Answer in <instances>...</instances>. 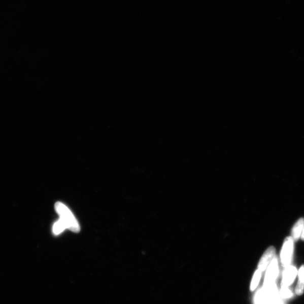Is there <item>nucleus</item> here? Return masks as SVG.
<instances>
[{"mask_svg": "<svg viewBox=\"0 0 304 304\" xmlns=\"http://www.w3.org/2000/svg\"><path fill=\"white\" fill-rule=\"evenodd\" d=\"M304 226V219L298 220L292 229V238L293 241H297L301 238Z\"/></svg>", "mask_w": 304, "mask_h": 304, "instance_id": "0eeeda50", "label": "nucleus"}, {"mask_svg": "<svg viewBox=\"0 0 304 304\" xmlns=\"http://www.w3.org/2000/svg\"><path fill=\"white\" fill-rule=\"evenodd\" d=\"M294 249V241L292 237H288L283 243L281 253L282 264L285 267L290 265Z\"/></svg>", "mask_w": 304, "mask_h": 304, "instance_id": "7ed1b4c3", "label": "nucleus"}, {"mask_svg": "<svg viewBox=\"0 0 304 304\" xmlns=\"http://www.w3.org/2000/svg\"><path fill=\"white\" fill-rule=\"evenodd\" d=\"M55 209L60 216V219L62 220L66 225V229H69L75 233L80 231V227L78 221L65 205L58 202L55 204Z\"/></svg>", "mask_w": 304, "mask_h": 304, "instance_id": "f03ea898", "label": "nucleus"}, {"mask_svg": "<svg viewBox=\"0 0 304 304\" xmlns=\"http://www.w3.org/2000/svg\"><path fill=\"white\" fill-rule=\"evenodd\" d=\"M283 298H288L292 296L293 294L288 287H282L280 295Z\"/></svg>", "mask_w": 304, "mask_h": 304, "instance_id": "9b49d317", "label": "nucleus"}, {"mask_svg": "<svg viewBox=\"0 0 304 304\" xmlns=\"http://www.w3.org/2000/svg\"><path fill=\"white\" fill-rule=\"evenodd\" d=\"M261 273L262 272L259 270H257L255 273L253 278H252L251 284L250 288L251 291H254L256 289L257 286H258L261 279Z\"/></svg>", "mask_w": 304, "mask_h": 304, "instance_id": "9d476101", "label": "nucleus"}, {"mask_svg": "<svg viewBox=\"0 0 304 304\" xmlns=\"http://www.w3.org/2000/svg\"><path fill=\"white\" fill-rule=\"evenodd\" d=\"M65 229H66V225L63 221L59 219L53 226V233L55 235H58L63 232Z\"/></svg>", "mask_w": 304, "mask_h": 304, "instance_id": "1a4fd4ad", "label": "nucleus"}, {"mask_svg": "<svg viewBox=\"0 0 304 304\" xmlns=\"http://www.w3.org/2000/svg\"><path fill=\"white\" fill-rule=\"evenodd\" d=\"M301 239L302 241H304V226H303V231H302V233L301 237Z\"/></svg>", "mask_w": 304, "mask_h": 304, "instance_id": "f8f14e48", "label": "nucleus"}, {"mask_svg": "<svg viewBox=\"0 0 304 304\" xmlns=\"http://www.w3.org/2000/svg\"><path fill=\"white\" fill-rule=\"evenodd\" d=\"M276 257V249L271 246L267 249L261 257L258 265V270L263 272L269 266L273 259Z\"/></svg>", "mask_w": 304, "mask_h": 304, "instance_id": "39448f33", "label": "nucleus"}, {"mask_svg": "<svg viewBox=\"0 0 304 304\" xmlns=\"http://www.w3.org/2000/svg\"><path fill=\"white\" fill-rule=\"evenodd\" d=\"M298 281L295 292L297 295H301L304 291V265L298 272Z\"/></svg>", "mask_w": 304, "mask_h": 304, "instance_id": "6e6552de", "label": "nucleus"}, {"mask_svg": "<svg viewBox=\"0 0 304 304\" xmlns=\"http://www.w3.org/2000/svg\"><path fill=\"white\" fill-rule=\"evenodd\" d=\"M255 304H277L280 300L275 283L264 286L256 293Z\"/></svg>", "mask_w": 304, "mask_h": 304, "instance_id": "f257e3e1", "label": "nucleus"}, {"mask_svg": "<svg viewBox=\"0 0 304 304\" xmlns=\"http://www.w3.org/2000/svg\"><path fill=\"white\" fill-rule=\"evenodd\" d=\"M278 272H279V269H278V259L276 256L275 259L267 267L264 285H270L275 283L278 275Z\"/></svg>", "mask_w": 304, "mask_h": 304, "instance_id": "20e7f679", "label": "nucleus"}, {"mask_svg": "<svg viewBox=\"0 0 304 304\" xmlns=\"http://www.w3.org/2000/svg\"><path fill=\"white\" fill-rule=\"evenodd\" d=\"M297 274V270L294 266L289 265L285 267L283 274L282 286L288 287L291 285Z\"/></svg>", "mask_w": 304, "mask_h": 304, "instance_id": "423d86ee", "label": "nucleus"}]
</instances>
